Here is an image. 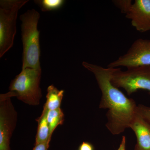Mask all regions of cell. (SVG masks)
<instances>
[{
  "instance_id": "1",
  "label": "cell",
  "mask_w": 150,
  "mask_h": 150,
  "mask_svg": "<svg viewBox=\"0 0 150 150\" xmlns=\"http://www.w3.org/2000/svg\"><path fill=\"white\" fill-rule=\"evenodd\" d=\"M82 66L93 74L101 91L99 108L108 109L105 125L107 129L113 135L123 133L130 127L137 105L134 100L127 98L112 84L111 79L116 68H105L85 62Z\"/></svg>"
},
{
  "instance_id": "2",
  "label": "cell",
  "mask_w": 150,
  "mask_h": 150,
  "mask_svg": "<svg viewBox=\"0 0 150 150\" xmlns=\"http://www.w3.org/2000/svg\"><path fill=\"white\" fill-rule=\"evenodd\" d=\"M40 13L34 9L28 10L20 16L23 52L22 69H40V31L38 24Z\"/></svg>"
},
{
  "instance_id": "3",
  "label": "cell",
  "mask_w": 150,
  "mask_h": 150,
  "mask_svg": "<svg viewBox=\"0 0 150 150\" xmlns=\"http://www.w3.org/2000/svg\"><path fill=\"white\" fill-rule=\"evenodd\" d=\"M41 73V69H22L11 82L8 92L10 96L16 97L18 99L29 105H39L42 97L40 86Z\"/></svg>"
},
{
  "instance_id": "4",
  "label": "cell",
  "mask_w": 150,
  "mask_h": 150,
  "mask_svg": "<svg viewBox=\"0 0 150 150\" xmlns=\"http://www.w3.org/2000/svg\"><path fill=\"white\" fill-rule=\"evenodd\" d=\"M28 0L0 1V58L13 47L18 11Z\"/></svg>"
},
{
  "instance_id": "5",
  "label": "cell",
  "mask_w": 150,
  "mask_h": 150,
  "mask_svg": "<svg viewBox=\"0 0 150 150\" xmlns=\"http://www.w3.org/2000/svg\"><path fill=\"white\" fill-rule=\"evenodd\" d=\"M111 82L116 87L124 89L128 95L141 89L150 93V66L129 68L125 71L116 68Z\"/></svg>"
},
{
  "instance_id": "6",
  "label": "cell",
  "mask_w": 150,
  "mask_h": 150,
  "mask_svg": "<svg viewBox=\"0 0 150 150\" xmlns=\"http://www.w3.org/2000/svg\"><path fill=\"white\" fill-rule=\"evenodd\" d=\"M150 66V40L139 38L132 44L126 54L107 66L108 68L127 69Z\"/></svg>"
},
{
  "instance_id": "7",
  "label": "cell",
  "mask_w": 150,
  "mask_h": 150,
  "mask_svg": "<svg viewBox=\"0 0 150 150\" xmlns=\"http://www.w3.org/2000/svg\"><path fill=\"white\" fill-rule=\"evenodd\" d=\"M8 93L0 96V150H11L10 140L16 126L17 113Z\"/></svg>"
},
{
  "instance_id": "8",
  "label": "cell",
  "mask_w": 150,
  "mask_h": 150,
  "mask_svg": "<svg viewBox=\"0 0 150 150\" xmlns=\"http://www.w3.org/2000/svg\"><path fill=\"white\" fill-rule=\"evenodd\" d=\"M132 26L141 33L150 30V0H135L126 15Z\"/></svg>"
},
{
  "instance_id": "9",
  "label": "cell",
  "mask_w": 150,
  "mask_h": 150,
  "mask_svg": "<svg viewBox=\"0 0 150 150\" xmlns=\"http://www.w3.org/2000/svg\"><path fill=\"white\" fill-rule=\"evenodd\" d=\"M129 128L137 137L136 150H150V122L136 112Z\"/></svg>"
},
{
  "instance_id": "10",
  "label": "cell",
  "mask_w": 150,
  "mask_h": 150,
  "mask_svg": "<svg viewBox=\"0 0 150 150\" xmlns=\"http://www.w3.org/2000/svg\"><path fill=\"white\" fill-rule=\"evenodd\" d=\"M47 92L46 101L43 108L48 111L60 108L64 96V91L59 90L53 85H51L47 88Z\"/></svg>"
},
{
  "instance_id": "11",
  "label": "cell",
  "mask_w": 150,
  "mask_h": 150,
  "mask_svg": "<svg viewBox=\"0 0 150 150\" xmlns=\"http://www.w3.org/2000/svg\"><path fill=\"white\" fill-rule=\"evenodd\" d=\"M48 112V110L43 108L41 115L36 120L38 125L35 145L51 140L52 137L50 136V129L47 119Z\"/></svg>"
},
{
  "instance_id": "12",
  "label": "cell",
  "mask_w": 150,
  "mask_h": 150,
  "mask_svg": "<svg viewBox=\"0 0 150 150\" xmlns=\"http://www.w3.org/2000/svg\"><path fill=\"white\" fill-rule=\"evenodd\" d=\"M47 119L50 129V136L52 137L56 128L64 123V114L61 108L56 110H49L47 113Z\"/></svg>"
},
{
  "instance_id": "13",
  "label": "cell",
  "mask_w": 150,
  "mask_h": 150,
  "mask_svg": "<svg viewBox=\"0 0 150 150\" xmlns=\"http://www.w3.org/2000/svg\"><path fill=\"white\" fill-rule=\"evenodd\" d=\"M34 2L43 12L58 10L64 6V0H36Z\"/></svg>"
},
{
  "instance_id": "14",
  "label": "cell",
  "mask_w": 150,
  "mask_h": 150,
  "mask_svg": "<svg viewBox=\"0 0 150 150\" xmlns=\"http://www.w3.org/2000/svg\"><path fill=\"white\" fill-rule=\"evenodd\" d=\"M112 2L122 13L126 15L130 11L133 4L131 0H114Z\"/></svg>"
},
{
  "instance_id": "15",
  "label": "cell",
  "mask_w": 150,
  "mask_h": 150,
  "mask_svg": "<svg viewBox=\"0 0 150 150\" xmlns=\"http://www.w3.org/2000/svg\"><path fill=\"white\" fill-rule=\"evenodd\" d=\"M136 112L150 122V107L139 105L137 106Z\"/></svg>"
},
{
  "instance_id": "16",
  "label": "cell",
  "mask_w": 150,
  "mask_h": 150,
  "mask_svg": "<svg viewBox=\"0 0 150 150\" xmlns=\"http://www.w3.org/2000/svg\"><path fill=\"white\" fill-rule=\"evenodd\" d=\"M50 142L51 140H48L46 142L35 145V146L32 150H48Z\"/></svg>"
},
{
  "instance_id": "17",
  "label": "cell",
  "mask_w": 150,
  "mask_h": 150,
  "mask_svg": "<svg viewBox=\"0 0 150 150\" xmlns=\"http://www.w3.org/2000/svg\"><path fill=\"white\" fill-rule=\"evenodd\" d=\"M79 150H94L93 145L88 142H83L79 147Z\"/></svg>"
},
{
  "instance_id": "18",
  "label": "cell",
  "mask_w": 150,
  "mask_h": 150,
  "mask_svg": "<svg viewBox=\"0 0 150 150\" xmlns=\"http://www.w3.org/2000/svg\"><path fill=\"white\" fill-rule=\"evenodd\" d=\"M126 137L123 136L119 147L117 150H126Z\"/></svg>"
},
{
  "instance_id": "19",
  "label": "cell",
  "mask_w": 150,
  "mask_h": 150,
  "mask_svg": "<svg viewBox=\"0 0 150 150\" xmlns=\"http://www.w3.org/2000/svg\"></svg>"
}]
</instances>
